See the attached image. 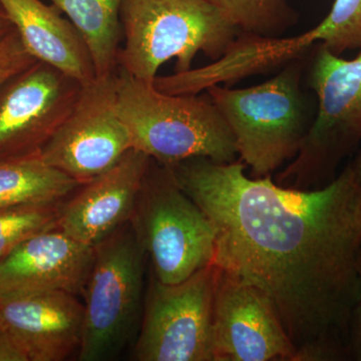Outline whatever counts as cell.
I'll list each match as a JSON object with an SVG mask.
<instances>
[{
    "mask_svg": "<svg viewBox=\"0 0 361 361\" xmlns=\"http://www.w3.org/2000/svg\"><path fill=\"white\" fill-rule=\"evenodd\" d=\"M171 168L215 225L214 264L269 298L297 361L350 360L361 249V186L350 166L310 190L248 177L241 160Z\"/></svg>",
    "mask_w": 361,
    "mask_h": 361,
    "instance_id": "cell-1",
    "label": "cell"
},
{
    "mask_svg": "<svg viewBox=\"0 0 361 361\" xmlns=\"http://www.w3.org/2000/svg\"><path fill=\"white\" fill-rule=\"evenodd\" d=\"M308 54L262 84L243 89L217 85L206 90L254 178L272 176L293 160L310 134L317 103L302 87Z\"/></svg>",
    "mask_w": 361,
    "mask_h": 361,
    "instance_id": "cell-2",
    "label": "cell"
},
{
    "mask_svg": "<svg viewBox=\"0 0 361 361\" xmlns=\"http://www.w3.org/2000/svg\"><path fill=\"white\" fill-rule=\"evenodd\" d=\"M116 109L133 148L167 167L193 158L220 163L238 160V149L212 99L170 94L118 71Z\"/></svg>",
    "mask_w": 361,
    "mask_h": 361,
    "instance_id": "cell-3",
    "label": "cell"
},
{
    "mask_svg": "<svg viewBox=\"0 0 361 361\" xmlns=\"http://www.w3.org/2000/svg\"><path fill=\"white\" fill-rule=\"evenodd\" d=\"M121 21L118 71L147 82L173 59L175 73L191 70L199 52L217 61L241 33L209 0H123Z\"/></svg>",
    "mask_w": 361,
    "mask_h": 361,
    "instance_id": "cell-4",
    "label": "cell"
},
{
    "mask_svg": "<svg viewBox=\"0 0 361 361\" xmlns=\"http://www.w3.org/2000/svg\"><path fill=\"white\" fill-rule=\"evenodd\" d=\"M305 71L306 84L317 103L314 123L295 158L277 175L276 183L310 190L331 182L338 164L360 141L361 51L353 59H344L324 45L315 44Z\"/></svg>",
    "mask_w": 361,
    "mask_h": 361,
    "instance_id": "cell-5",
    "label": "cell"
},
{
    "mask_svg": "<svg viewBox=\"0 0 361 361\" xmlns=\"http://www.w3.org/2000/svg\"><path fill=\"white\" fill-rule=\"evenodd\" d=\"M130 223L161 283H179L214 262L215 225L171 167L151 159Z\"/></svg>",
    "mask_w": 361,
    "mask_h": 361,
    "instance_id": "cell-6",
    "label": "cell"
},
{
    "mask_svg": "<svg viewBox=\"0 0 361 361\" xmlns=\"http://www.w3.org/2000/svg\"><path fill=\"white\" fill-rule=\"evenodd\" d=\"M146 255L130 221L94 247L84 289L80 361L111 360L130 341L141 313Z\"/></svg>",
    "mask_w": 361,
    "mask_h": 361,
    "instance_id": "cell-7",
    "label": "cell"
},
{
    "mask_svg": "<svg viewBox=\"0 0 361 361\" xmlns=\"http://www.w3.org/2000/svg\"><path fill=\"white\" fill-rule=\"evenodd\" d=\"M219 271L212 263L175 284L154 277L134 360L214 361L213 310Z\"/></svg>",
    "mask_w": 361,
    "mask_h": 361,
    "instance_id": "cell-8",
    "label": "cell"
},
{
    "mask_svg": "<svg viewBox=\"0 0 361 361\" xmlns=\"http://www.w3.org/2000/svg\"><path fill=\"white\" fill-rule=\"evenodd\" d=\"M116 82L118 71L82 85L73 110L40 152L47 164L80 185L134 149L116 109Z\"/></svg>",
    "mask_w": 361,
    "mask_h": 361,
    "instance_id": "cell-9",
    "label": "cell"
},
{
    "mask_svg": "<svg viewBox=\"0 0 361 361\" xmlns=\"http://www.w3.org/2000/svg\"><path fill=\"white\" fill-rule=\"evenodd\" d=\"M82 85L37 61L0 87V159L40 153L73 110Z\"/></svg>",
    "mask_w": 361,
    "mask_h": 361,
    "instance_id": "cell-10",
    "label": "cell"
},
{
    "mask_svg": "<svg viewBox=\"0 0 361 361\" xmlns=\"http://www.w3.org/2000/svg\"><path fill=\"white\" fill-rule=\"evenodd\" d=\"M213 310L214 361H297L269 298L219 268Z\"/></svg>",
    "mask_w": 361,
    "mask_h": 361,
    "instance_id": "cell-11",
    "label": "cell"
},
{
    "mask_svg": "<svg viewBox=\"0 0 361 361\" xmlns=\"http://www.w3.org/2000/svg\"><path fill=\"white\" fill-rule=\"evenodd\" d=\"M149 164L148 156L130 149L65 201L56 228L94 248L130 220Z\"/></svg>",
    "mask_w": 361,
    "mask_h": 361,
    "instance_id": "cell-12",
    "label": "cell"
},
{
    "mask_svg": "<svg viewBox=\"0 0 361 361\" xmlns=\"http://www.w3.org/2000/svg\"><path fill=\"white\" fill-rule=\"evenodd\" d=\"M94 248L58 228L35 235L0 260V301L49 291L84 292Z\"/></svg>",
    "mask_w": 361,
    "mask_h": 361,
    "instance_id": "cell-13",
    "label": "cell"
},
{
    "mask_svg": "<svg viewBox=\"0 0 361 361\" xmlns=\"http://www.w3.org/2000/svg\"><path fill=\"white\" fill-rule=\"evenodd\" d=\"M0 325L18 339L30 361L65 360L80 348L84 303L66 291L0 301Z\"/></svg>",
    "mask_w": 361,
    "mask_h": 361,
    "instance_id": "cell-14",
    "label": "cell"
},
{
    "mask_svg": "<svg viewBox=\"0 0 361 361\" xmlns=\"http://www.w3.org/2000/svg\"><path fill=\"white\" fill-rule=\"evenodd\" d=\"M35 61L56 68L82 85L97 78L89 49L75 25L44 0H0Z\"/></svg>",
    "mask_w": 361,
    "mask_h": 361,
    "instance_id": "cell-15",
    "label": "cell"
},
{
    "mask_svg": "<svg viewBox=\"0 0 361 361\" xmlns=\"http://www.w3.org/2000/svg\"><path fill=\"white\" fill-rule=\"evenodd\" d=\"M80 186L40 153L0 159V210L65 201Z\"/></svg>",
    "mask_w": 361,
    "mask_h": 361,
    "instance_id": "cell-16",
    "label": "cell"
},
{
    "mask_svg": "<svg viewBox=\"0 0 361 361\" xmlns=\"http://www.w3.org/2000/svg\"><path fill=\"white\" fill-rule=\"evenodd\" d=\"M75 25L89 49L97 77L118 70L123 0H47Z\"/></svg>",
    "mask_w": 361,
    "mask_h": 361,
    "instance_id": "cell-17",
    "label": "cell"
},
{
    "mask_svg": "<svg viewBox=\"0 0 361 361\" xmlns=\"http://www.w3.org/2000/svg\"><path fill=\"white\" fill-rule=\"evenodd\" d=\"M242 33L281 37L298 20L288 0H209Z\"/></svg>",
    "mask_w": 361,
    "mask_h": 361,
    "instance_id": "cell-18",
    "label": "cell"
},
{
    "mask_svg": "<svg viewBox=\"0 0 361 361\" xmlns=\"http://www.w3.org/2000/svg\"><path fill=\"white\" fill-rule=\"evenodd\" d=\"M63 203L30 204L0 210V260L35 235L56 228Z\"/></svg>",
    "mask_w": 361,
    "mask_h": 361,
    "instance_id": "cell-19",
    "label": "cell"
},
{
    "mask_svg": "<svg viewBox=\"0 0 361 361\" xmlns=\"http://www.w3.org/2000/svg\"><path fill=\"white\" fill-rule=\"evenodd\" d=\"M311 32L316 42L336 56L361 49V0H334L326 18Z\"/></svg>",
    "mask_w": 361,
    "mask_h": 361,
    "instance_id": "cell-20",
    "label": "cell"
},
{
    "mask_svg": "<svg viewBox=\"0 0 361 361\" xmlns=\"http://www.w3.org/2000/svg\"><path fill=\"white\" fill-rule=\"evenodd\" d=\"M37 61L26 51L20 35L14 30L0 39V87Z\"/></svg>",
    "mask_w": 361,
    "mask_h": 361,
    "instance_id": "cell-21",
    "label": "cell"
},
{
    "mask_svg": "<svg viewBox=\"0 0 361 361\" xmlns=\"http://www.w3.org/2000/svg\"><path fill=\"white\" fill-rule=\"evenodd\" d=\"M357 272L360 291L351 322L350 360L361 361V249L358 254Z\"/></svg>",
    "mask_w": 361,
    "mask_h": 361,
    "instance_id": "cell-22",
    "label": "cell"
},
{
    "mask_svg": "<svg viewBox=\"0 0 361 361\" xmlns=\"http://www.w3.org/2000/svg\"><path fill=\"white\" fill-rule=\"evenodd\" d=\"M0 361H30L23 345L0 325Z\"/></svg>",
    "mask_w": 361,
    "mask_h": 361,
    "instance_id": "cell-23",
    "label": "cell"
},
{
    "mask_svg": "<svg viewBox=\"0 0 361 361\" xmlns=\"http://www.w3.org/2000/svg\"><path fill=\"white\" fill-rule=\"evenodd\" d=\"M13 30V23L9 20L6 11L0 4V39H4V37H6L7 35H9Z\"/></svg>",
    "mask_w": 361,
    "mask_h": 361,
    "instance_id": "cell-24",
    "label": "cell"
},
{
    "mask_svg": "<svg viewBox=\"0 0 361 361\" xmlns=\"http://www.w3.org/2000/svg\"><path fill=\"white\" fill-rule=\"evenodd\" d=\"M349 166H350L351 170H353L356 182L361 186V153L356 158V160L353 161V164Z\"/></svg>",
    "mask_w": 361,
    "mask_h": 361,
    "instance_id": "cell-25",
    "label": "cell"
}]
</instances>
